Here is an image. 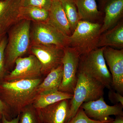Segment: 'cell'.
I'll return each mask as SVG.
<instances>
[{
	"label": "cell",
	"mask_w": 123,
	"mask_h": 123,
	"mask_svg": "<svg viewBox=\"0 0 123 123\" xmlns=\"http://www.w3.org/2000/svg\"><path fill=\"white\" fill-rule=\"evenodd\" d=\"M61 1L72 33L80 20L76 7L74 0H61Z\"/></svg>",
	"instance_id": "44dd1931"
},
{
	"label": "cell",
	"mask_w": 123,
	"mask_h": 123,
	"mask_svg": "<svg viewBox=\"0 0 123 123\" xmlns=\"http://www.w3.org/2000/svg\"><path fill=\"white\" fill-rule=\"evenodd\" d=\"M53 0H21V6H31L45 9L49 11Z\"/></svg>",
	"instance_id": "cb8c5ba5"
},
{
	"label": "cell",
	"mask_w": 123,
	"mask_h": 123,
	"mask_svg": "<svg viewBox=\"0 0 123 123\" xmlns=\"http://www.w3.org/2000/svg\"><path fill=\"white\" fill-rule=\"evenodd\" d=\"M73 97L72 94L59 90L52 91L38 94L32 105L36 109L38 110L62 100L71 99Z\"/></svg>",
	"instance_id": "ac0fdd59"
},
{
	"label": "cell",
	"mask_w": 123,
	"mask_h": 123,
	"mask_svg": "<svg viewBox=\"0 0 123 123\" xmlns=\"http://www.w3.org/2000/svg\"><path fill=\"white\" fill-rule=\"evenodd\" d=\"M63 76V65L62 64L50 72L38 86V94L59 90Z\"/></svg>",
	"instance_id": "d6986e66"
},
{
	"label": "cell",
	"mask_w": 123,
	"mask_h": 123,
	"mask_svg": "<svg viewBox=\"0 0 123 123\" xmlns=\"http://www.w3.org/2000/svg\"><path fill=\"white\" fill-rule=\"evenodd\" d=\"M66 123H104L90 118L86 114L84 110L80 107L76 114Z\"/></svg>",
	"instance_id": "603a6c76"
},
{
	"label": "cell",
	"mask_w": 123,
	"mask_h": 123,
	"mask_svg": "<svg viewBox=\"0 0 123 123\" xmlns=\"http://www.w3.org/2000/svg\"><path fill=\"white\" fill-rule=\"evenodd\" d=\"M69 100L64 99L37 110L42 123H66L69 113Z\"/></svg>",
	"instance_id": "7c38bea8"
},
{
	"label": "cell",
	"mask_w": 123,
	"mask_h": 123,
	"mask_svg": "<svg viewBox=\"0 0 123 123\" xmlns=\"http://www.w3.org/2000/svg\"><path fill=\"white\" fill-rule=\"evenodd\" d=\"M15 68L4 76L2 80L11 82L31 80L38 78L42 75L41 64L34 55L18 57L15 60Z\"/></svg>",
	"instance_id": "9c48e42d"
},
{
	"label": "cell",
	"mask_w": 123,
	"mask_h": 123,
	"mask_svg": "<svg viewBox=\"0 0 123 123\" xmlns=\"http://www.w3.org/2000/svg\"><path fill=\"white\" fill-rule=\"evenodd\" d=\"M90 118L107 123L114 119L110 116H123V105L121 104H116L113 106L107 105L104 101L103 97L94 101L84 103L80 107Z\"/></svg>",
	"instance_id": "30bf717a"
},
{
	"label": "cell",
	"mask_w": 123,
	"mask_h": 123,
	"mask_svg": "<svg viewBox=\"0 0 123 123\" xmlns=\"http://www.w3.org/2000/svg\"><path fill=\"white\" fill-rule=\"evenodd\" d=\"M7 43V36H5L0 43V81L4 77L6 72L5 52Z\"/></svg>",
	"instance_id": "d4e9b609"
},
{
	"label": "cell",
	"mask_w": 123,
	"mask_h": 123,
	"mask_svg": "<svg viewBox=\"0 0 123 123\" xmlns=\"http://www.w3.org/2000/svg\"><path fill=\"white\" fill-rule=\"evenodd\" d=\"M60 0V1H61V0Z\"/></svg>",
	"instance_id": "1f68e13d"
},
{
	"label": "cell",
	"mask_w": 123,
	"mask_h": 123,
	"mask_svg": "<svg viewBox=\"0 0 123 123\" xmlns=\"http://www.w3.org/2000/svg\"><path fill=\"white\" fill-rule=\"evenodd\" d=\"M42 82L39 78L31 80L0 81V98L11 116L16 117L24 108L33 104L38 94V86Z\"/></svg>",
	"instance_id": "6da1fadb"
},
{
	"label": "cell",
	"mask_w": 123,
	"mask_h": 123,
	"mask_svg": "<svg viewBox=\"0 0 123 123\" xmlns=\"http://www.w3.org/2000/svg\"><path fill=\"white\" fill-rule=\"evenodd\" d=\"M80 55L70 48H65L62 60L63 76L59 90L73 94L77 80V72Z\"/></svg>",
	"instance_id": "ba28073f"
},
{
	"label": "cell",
	"mask_w": 123,
	"mask_h": 123,
	"mask_svg": "<svg viewBox=\"0 0 123 123\" xmlns=\"http://www.w3.org/2000/svg\"><path fill=\"white\" fill-rule=\"evenodd\" d=\"M21 0L0 1V26L7 30L20 21Z\"/></svg>",
	"instance_id": "4fadbf2b"
},
{
	"label": "cell",
	"mask_w": 123,
	"mask_h": 123,
	"mask_svg": "<svg viewBox=\"0 0 123 123\" xmlns=\"http://www.w3.org/2000/svg\"><path fill=\"white\" fill-rule=\"evenodd\" d=\"M18 123H42L36 108L31 105L20 112Z\"/></svg>",
	"instance_id": "7402d4cb"
},
{
	"label": "cell",
	"mask_w": 123,
	"mask_h": 123,
	"mask_svg": "<svg viewBox=\"0 0 123 123\" xmlns=\"http://www.w3.org/2000/svg\"><path fill=\"white\" fill-rule=\"evenodd\" d=\"M7 31L8 30L7 29L0 26V43L3 39L6 36Z\"/></svg>",
	"instance_id": "f1b7e54d"
},
{
	"label": "cell",
	"mask_w": 123,
	"mask_h": 123,
	"mask_svg": "<svg viewBox=\"0 0 123 123\" xmlns=\"http://www.w3.org/2000/svg\"></svg>",
	"instance_id": "d6a6232c"
},
{
	"label": "cell",
	"mask_w": 123,
	"mask_h": 123,
	"mask_svg": "<svg viewBox=\"0 0 123 123\" xmlns=\"http://www.w3.org/2000/svg\"><path fill=\"white\" fill-rule=\"evenodd\" d=\"M48 22L67 36L72 34L70 25L64 11L61 1L53 0L49 9Z\"/></svg>",
	"instance_id": "9a60e30c"
},
{
	"label": "cell",
	"mask_w": 123,
	"mask_h": 123,
	"mask_svg": "<svg viewBox=\"0 0 123 123\" xmlns=\"http://www.w3.org/2000/svg\"><path fill=\"white\" fill-rule=\"evenodd\" d=\"M0 113L1 115H3L6 118L9 120H10L12 119L11 117V116L10 112L9 111L8 108L4 104V103L1 101L0 98Z\"/></svg>",
	"instance_id": "4316f807"
},
{
	"label": "cell",
	"mask_w": 123,
	"mask_h": 123,
	"mask_svg": "<svg viewBox=\"0 0 123 123\" xmlns=\"http://www.w3.org/2000/svg\"><path fill=\"white\" fill-rule=\"evenodd\" d=\"M1 116H2V115L0 113V123H1Z\"/></svg>",
	"instance_id": "4dcf8cb0"
},
{
	"label": "cell",
	"mask_w": 123,
	"mask_h": 123,
	"mask_svg": "<svg viewBox=\"0 0 123 123\" xmlns=\"http://www.w3.org/2000/svg\"><path fill=\"white\" fill-rule=\"evenodd\" d=\"M30 21L21 20L11 27L5 52V67H11L15 60L26 53L31 44Z\"/></svg>",
	"instance_id": "7a4b0ae2"
},
{
	"label": "cell",
	"mask_w": 123,
	"mask_h": 123,
	"mask_svg": "<svg viewBox=\"0 0 123 123\" xmlns=\"http://www.w3.org/2000/svg\"><path fill=\"white\" fill-rule=\"evenodd\" d=\"M104 48H98L81 55L77 72L83 73L110 90L112 89V77L104 57Z\"/></svg>",
	"instance_id": "3957f363"
},
{
	"label": "cell",
	"mask_w": 123,
	"mask_h": 123,
	"mask_svg": "<svg viewBox=\"0 0 123 123\" xmlns=\"http://www.w3.org/2000/svg\"><path fill=\"white\" fill-rule=\"evenodd\" d=\"M112 47L123 49V23L118 22L111 29L101 34L99 36L97 47Z\"/></svg>",
	"instance_id": "2e32d148"
},
{
	"label": "cell",
	"mask_w": 123,
	"mask_h": 123,
	"mask_svg": "<svg viewBox=\"0 0 123 123\" xmlns=\"http://www.w3.org/2000/svg\"><path fill=\"white\" fill-rule=\"evenodd\" d=\"M49 11L45 9L38 7L27 6L20 8L19 18L20 21L26 20L33 22H47Z\"/></svg>",
	"instance_id": "ffe728a7"
},
{
	"label": "cell",
	"mask_w": 123,
	"mask_h": 123,
	"mask_svg": "<svg viewBox=\"0 0 123 123\" xmlns=\"http://www.w3.org/2000/svg\"><path fill=\"white\" fill-rule=\"evenodd\" d=\"M105 16L102 24L101 34L115 26L123 17V0H105Z\"/></svg>",
	"instance_id": "5bb4252c"
},
{
	"label": "cell",
	"mask_w": 123,
	"mask_h": 123,
	"mask_svg": "<svg viewBox=\"0 0 123 123\" xmlns=\"http://www.w3.org/2000/svg\"><path fill=\"white\" fill-rule=\"evenodd\" d=\"M101 26L102 24L98 23L80 20L68 36L67 47L74 49L80 56L98 48Z\"/></svg>",
	"instance_id": "5b68a950"
},
{
	"label": "cell",
	"mask_w": 123,
	"mask_h": 123,
	"mask_svg": "<svg viewBox=\"0 0 123 123\" xmlns=\"http://www.w3.org/2000/svg\"><path fill=\"white\" fill-rule=\"evenodd\" d=\"M80 20L94 23L100 18L101 13L98 11L96 0H74Z\"/></svg>",
	"instance_id": "e0dca14e"
},
{
	"label": "cell",
	"mask_w": 123,
	"mask_h": 123,
	"mask_svg": "<svg viewBox=\"0 0 123 123\" xmlns=\"http://www.w3.org/2000/svg\"><path fill=\"white\" fill-rule=\"evenodd\" d=\"M103 54L112 77V89L123 95V49L105 47Z\"/></svg>",
	"instance_id": "8fae6325"
},
{
	"label": "cell",
	"mask_w": 123,
	"mask_h": 123,
	"mask_svg": "<svg viewBox=\"0 0 123 123\" xmlns=\"http://www.w3.org/2000/svg\"><path fill=\"white\" fill-rule=\"evenodd\" d=\"M107 123H123V116L117 115L116 116L115 119Z\"/></svg>",
	"instance_id": "f546056e"
},
{
	"label": "cell",
	"mask_w": 123,
	"mask_h": 123,
	"mask_svg": "<svg viewBox=\"0 0 123 123\" xmlns=\"http://www.w3.org/2000/svg\"><path fill=\"white\" fill-rule=\"evenodd\" d=\"M108 98L111 102L114 103L121 104L123 105V95L113 89L110 90L108 92Z\"/></svg>",
	"instance_id": "484cf974"
},
{
	"label": "cell",
	"mask_w": 123,
	"mask_h": 123,
	"mask_svg": "<svg viewBox=\"0 0 123 123\" xmlns=\"http://www.w3.org/2000/svg\"><path fill=\"white\" fill-rule=\"evenodd\" d=\"M19 116L20 114L18 115L17 116L14 117L10 120L7 119L4 116L2 115L1 116V123H18Z\"/></svg>",
	"instance_id": "83f0119b"
},
{
	"label": "cell",
	"mask_w": 123,
	"mask_h": 123,
	"mask_svg": "<svg viewBox=\"0 0 123 123\" xmlns=\"http://www.w3.org/2000/svg\"><path fill=\"white\" fill-rule=\"evenodd\" d=\"M68 37L48 22H33L31 30V43L65 48L68 47Z\"/></svg>",
	"instance_id": "8992f818"
},
{
	"label": "cell",
	"mask_w": 123,
	"mask_h": 123,
	"mask_svg": "<svg viewBox=\"0 0 123 123\" xmlns=\"http://www.w3.org/2000/svg\"><path fill=\"white\" fill-rule=\"evenodd\" d=\"M65 48L52 45L31 43L30 49L42 66V75L47 76L52 70L62 64Z\"/></svg>",
	"instance_id": "52a82bcc"
},
{
	"label": "cell",
	"mask_w": 123,
	"mask_h": 123,
	"mask_svg": "<svg viewBox=\"0 0 123 123\" xmlns=\"http://www.w3.org/2000/svg\"><path fill=\"white\" fill-rule=\"evenodd\" d=\"M105 88L96 80L83 73L77 72L76 85L72 98L69 101L68 120L76 114L82 104L103 97Z\"/></svg>",
	"instance_id": "277c9868"
}]
</instances>
